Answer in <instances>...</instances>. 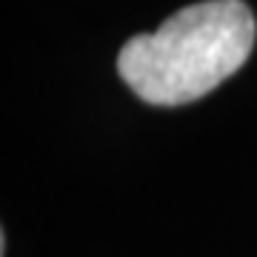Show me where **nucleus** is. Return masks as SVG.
<instances>
[{
    "instance_id": "obj_1",
    "label": "nucleus",
    "mask_w": 257,
    "mask_h": 257,
    "mask_svg": "<svg viewBox=\"0 0 257 257\" xmlns=\"http://www.w3.org/2000/svg\"><path fill=\"white\" fill-rule=\"evenodd\" d=\"M254 46V15L243 0H203L175 12L152 35L126 40L117 72L140 100L183 106L237 72Z\"/></svg>"
}]
</instances>
